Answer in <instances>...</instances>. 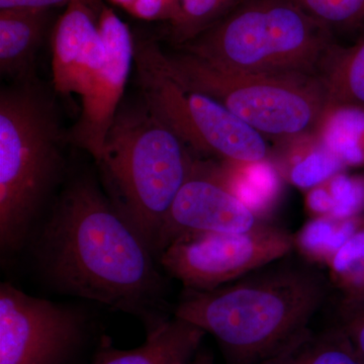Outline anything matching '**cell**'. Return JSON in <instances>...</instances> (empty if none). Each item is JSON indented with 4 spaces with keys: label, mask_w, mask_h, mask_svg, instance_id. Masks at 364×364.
Masks as SVG:
<instances>
[{
    "label": "cell",
    "mask_w": 364,
    "mask_h": 364,
    "mask_svg": "<svg viewBox=\"0 0 364 364\" xmlns=\"http://www.w3.org/2000/svg\"><path fill=\"white\" fill-rule=\"evenodd\" d=\"M36 243L41 272L60 294L129 314L147 334L173 317L156 256L93 177L67 184Z\"/></svg>",
    "instance_id": "obj_1"
},
{
    "label": "cell",
    "mask_w": 364,
    "mask_h": 364,
    "mask_svg": "<svg viewBox=\"0 0 364 364\" xmlns=\"http://www.w3.org/2000/svg\"><path fill=\"white\" fill-rule=\"evenodd\" d=\"M331 289L314 263L291 255L212 289H184L173 316L213 335L229 364H258L310 328Z\"/></svg>",
    "instance_id": "obj_2"
},
{
    "label": "cell",
    "mask_w": 364,
    "mask_h": 364,
    "mask_svg": "<svg viewBox=\"0 0 364 364\" xmlns=\"http://www.w3.org/2000/svg\"><path fill=\"white\" fill-rule=\"evenodd\" d=\"M68 142L50 93L37 76L0 92V246L20 251L65 168Z\"/></svg>",
    "instance_id": "obj_3"
},
{
    "label": "cell",
    "mask_w": 364,
    "mask_h": 364,
    "mask_svg": "<svg viewBox=\"0 0 364 364\" xmlns=\"http://www.w3.org/2000/svg\"><path fill=\"white\" fill-rule=\"evenodd\" d=\"M191 153L142 100L121 105L95 161L107 198L153 253L163 222L195 164Z\"/></svg>",
    "instance_id": "obj_4"
},
{
    "label": "cell",
    "mask_w": 364,
    "mask_h": 364,
    "mask_svg": "<svg viewBox=\"0 0 364 364\" xmlns=\"http://www.w3.org/2000/svg\"><path fill=\"white\" fill-rule=\"evenodd\" d=\"M334 44L328 28L289 0H247L176 48L233 70L318 76Z\"/></svg>",
    "instance_id": "obj_5"
},
{
    "label": "cell",
    "mask_w": 364,
    "mask_h": 364,
    "mask_svg": "<svg viewBox=\"0 0 364 364\" xmlns=\"http://www.w3.org/2000/svg\"><path fill=\"white\" fill-rule=\"evenodd\" d=\"M178 51L164 52L173 77L214 98L263 136L287 140L305 136L322 128L329 114L327 93L317 75L233 70Z\"/></svg>",
    "instance_id": "obj_6"
},
{
    "label": "cell",
    "mask_w": 364,
    "mask_h": 364,
    "mask_svg": "<svg viewBox=\"0 0 364 364\" xmlns=\"http://www.w3.org/2000/svg\"><path fill=\"white\" fill-rule=\"evenodd\" d=\"M142 100L191 152L244 166L267 161V141L214 98L173 77L156 41L135 38V64Z\"/></svg>",
    "instance_id": "obj_7"
},
{
    "label": "cell",
    "mask_w": 364,
    "mask_h": 364,
    "mask_svg": "<svg viewBox=\"0 0 364 364\" xmlns=\"http://www.w3.org/2000/svg\"><path fill=\"white\" fill-rule=\"evenodd\" d=\"M294 235L265 221L244 233H191L158 256V264L184 289L212 291L291 255Z\"/></svg>",
    "instance_id": "obj_8"
},
{
    "label": "cell",
    "mask_w": 364,
    "mask_h": 364,
    "mask_svg": "<svg viewBox=\"0 0 364 364\" xmlns=\"http://www.w3.org/2000/svg\"><path fill=\"white\" fill-rule=\"evenodd\" d=\"M87 332V315L77 306L0 284V364H69Z\"/></svg>",
    "instance_id": "obj_9"
},
{
    "label": "cell",
    "mask_w": 364,
    "mask_h": 364,
    "mask_svg": "<svg viewBox=\"0 0 364 364\" xmlns=\"http://www.w3.org/2000/svg\"><path fill=\"white\" fill-rule=\"evenodd\" d=\"M265 221L237 195L224 172L196 161L163 222L155 256L158 260L183 235L244 233Z\"/></svg>",
    "instance_id": "obj_10"
},
{
    "label": "cell",
    "mask_w": 364,
    "mask_h": 364,
    "mask_svg": "<svg viewBox=\"0 0 364 364\" xmlns=\"http://www.w3.org/2000/svg\"><path fill=\"white\" fill-rule=\"evenodd\" d=\"M98 23L105 47L104 65L81 100L80 116L67 134L68 142L86 151L95 161L102 154L135 64V37L114 9L105 2L100 6Z\"/></svg>",
    "instance_id": "obj_11"
},
{
    "label": "cell",
    "mask_w": 364,
    "mask_h": 364,
    "mask_svg": "<svg viewBox=\"0 0 364 364\" xmlns=\"http://www.w3.org/2000/svg\"><path fill=\"white\" fill-rule=\"evenodd\" d=\"M102 2L70 0L52 35L53 90L82 100L104 65L105 47L98 23Z\"/></svg>",
    "instance_id": "obj_12"
},
{
    "label": "cell",
    "mask_w": 364,
    "mask_h": 364,
    "mask_svg": "<svg viewBox=\"0 0 364 364\" xmlns=\"http://www.w3.org/2000/svg\"><path fill=\"white\" fill-rule=\"evenodd\" d=\"M205 333L176 316L148 333L145 343L133 349L102 345L90 364H191L200 350Z\"/></svg>",
    "instance_id": "obj_13"
},
{
    "label": "cell",
    "mask_w": 364,
    "mask_h": 364,
    "mask_svg": "<svg viewBox=\"0 0 364 364\" xmlns=\"http://www.w3.org/2000/svg\"><path fill=\"white\" fill-rule=\"evenodd\" d=\"M49 9H0V73L23 81L36 77L35 58L46 26Z\"/></svg>",
    "instance_id": "obj_14"
},
{
    "label": "cell",
    "mask_w": 364,
    "mask_h": 364,
    "mask_svg": "<svg viewBox=\"0 0 364 364\" xmlns=\"http://www.w3.org/2000/svg\"><path fill=\"white\" fill-rule=\"evenodd\" d=\"M329 112L338 109H364V33L349 47L335 43L321 67Z\"/></svg>",
    "instance_id": "obj_15"
},
{
    "label": "cell",
    "mask_w": 364,
    "mask_h": 364,
    "mask_svg": "<svg viewBox=\"0 0 364 364\" xmlns=\"http://www.w3.org/2000/svg\"><path fill=\"white\" fill-rule=\"evenodd\" d=\"M258 364H364L336 325L323 331L308 328Z\"/></svg>",
    "instance_id": "obj_16"
},
{
    "label": "cell",
    "mask_w": 364,
    "mask_h": 364,
    "mask_svg": "<svg viewBox=\"0 0 364 364\" xmlns=\"http://www.w3.org/2000/svg\"><path fill=\"white\" fill-rule=\"evenodd\" d=\"M358 229L349 219L322 215L309 222L294 236V245L303 253L304 259L314 264H329L334 254Z\"/></svg>",
    "instance_id": "obj_17"
},
{
    "label": "cell",
    "mask_w": 364,
    "mask_h": 364,
    "mask_svg": "<svg viewBox=\"0 0 364 364\" xmlns=\"http://www.w3.org/2000/svg\"><path fill=\"white\" fill-rule=\"evenodd\" d=\"M247 0H181L178 16L170 23V40L186 44Z\"/></svg>",
    "instance_id": "obj_18"
},
{
    "label": "cell",
    "mask_w": 364,
    "mask_h": 364,
    "mask_svg": "<svg viewBox=\"0 0 364 364\" xmlns=\"http://www.w3.org/2000/svg\"><path fill=\"white\" fill-rule=\"evenodd\" d=\"M331 287L341 298L364 294V227L358 228L339 248L329 262Z\"/></svg>",
    "instance_id": "obj_19"
},
{
    "label": "cell",
    "mask_w": 364,
    "mask_h": 364,
    "mask_svg": "<svg viewBox=\"0 0 364 364\" xmlns=\"http://www.w3.org/2000/svg\"><path fill=\"white\" fill-rule=\"evenodd\" d=\"M331 32L364 33V0H289Z\"/></svg>",
    "instance_id": "obj_20"
},
{
    "label": "cell",
    "mask_w": 364,
    "mask_h": 364,
    "mask_svg": "<svg viewBox=\"0 0 364 364\" xmlns=\"http://www.w3.org/2000/svg\"><path fill=\"white\" fill-rule=\"evenodd\" d=\"M343 164L338 155L320 143L312 152L294 162L289 179L298 188H316L336 176Z\"/></svg>",
    "instance_id": "obj_21"
},
{
    "label": "cell",
    "mask_w": 364,
    "mask_h": 364,
    "mask_svg": "<svg viewBox=\"0 0 364 364\" xmlns=\"http://www.w3.org/2000/svg\"><path fill=\"white\" fill-rule=\"evenodd\" d=\"M335 325L344 333L364 363V294L340 298Z\"/></svg>",
    "instance_id": "obj_22"
},
{
    "label": "cell",
    "mask_w": 364,
    "mask_h": 364,
    "mask_svg": "<svg viewBox=\"0 0 364 364\" xmlns=\"http://www.w3.org/2000/svg\"><path fill=\"white\" fill-rule=\"evenodd\" d=\"M181 0H135L128 13L144 21H166L169 25L178 16Z\"/></svg>",
    "instance_id": "obj_23"
},
{
    "label": "cell",
    "mask_w": 364,
    "mask_h": 364,
    "mask_svg": "<svg viewBox=\"0 0 364 364\" xmlns=\"http://www.w3.org/2000/svg\"><path fill=\"white\" fill-rule=\"evenodd\" d=\"M308 205L313 213L320 217L331 215L334 203H333V198L327 186L320 184V186L313 188L308 196Z\"/></svg>",
    "instance_id": "obj_24"
},
{
    "label": "cell",
    "mask_w": 364,
    "mask_h": 364,
    "mask_svg": "<svg viewBox=\"0 0 364 364\" xmlns=\"http://www.w3.org/2000/svg\"><path fill=\"white\" fill-rule=\"evenodd\" d=\"M70 0H0V9H51L53 7L67 6Z\"/></svg>",
    "instance_id": "obj_25"
},
{
    "label": "cell",
    "mask_w": 364,
    "mask_h": 364,
    "mask_svg": "<svg viewBox=\"0 0 364 364\" xmlns=\"http://www.w3.org/2000/svg\"><path fill=\"white\" fill-rule=\"evenodd\" d=\"M191 364H215L214 358L210 352L205 350H200L196 354V358L193 359Z\"/></svg>",
    "instance_id": "obj_26"
},
{
    "label": "cell",
    "mask_w": 364,
    "mask_h": 364,
    "mask_svg": "<svg viewBox=\"0 0 364 364\" xmlns=\"http://www.w3.org/2000/svg\"><path fill=\"white\" fill-rule=\"evenodd\" d=\"M95 1L97 2H105L109 1L112 2V4H116V6L119 7H123L124 11H128L129 7L132 6L135 0H95Z\"/></svg>",
    "instance_id": "obj_27"
}]
</instances>
